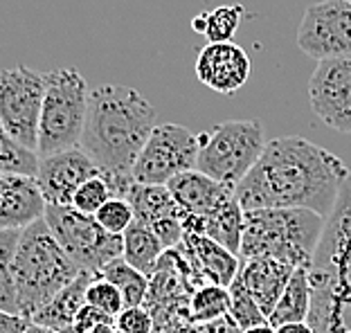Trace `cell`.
<instances>
[{
  "label": "cell",
  "instance_id": "1",
  "mask_svg": "<svg viewBox=\"0 0 351 333\" xmlns=\"http://www.w3.org/2000/svg\"><path fill=\"white\" fill-rule=\"evenodd\" d=\"M347 180L349 166L336 153L306 138L286 136L268 142L234 192L245 212L300 208L329 219Z\"/></svg>",
  "mask_w": 351,
  "mask_h": 333
},
{
  "label": "cell",
  "instance_id": "2",
  "mask_svg": "<svg viewBox=\"0 0 351 333\" xmlns=\"http://www.w3.org/2000/svg\"><path fill=\"white\" fill-rule=\"evenodd\" d=\"M156 126V108L131 86L106 84L90 90L88 120L79 147L108 180L113 196L126 198L135 182V160Z\"/></svg>",
  "mask_w": 351,
  "mask_h": 333
},
{
  "label": "cell",
  "instance_id": "3",
  "mask_svg": "<svg viewBox=\"0 0 351 333\" xmlns=\"http://www.w3.org/2000/svg\"><path fill=\"white\" fill-rule=\"evenodd\" d=\"M308 324L315 333H351V185L326 219L324 236L311 264Z\"/></svg>",
  "mask_w": 351,
  "mask_h": 333
},
{
  "label": "cell",
  "instance_id": "4",
  "mask_svg": "<svg viewBox=\"0 0 351 333\" xmlns=\"http://www.w3.org/2000/svg\"><path fill=\"white\" fill-rule=\"evenodd\" d=\"M7 268L16 284L19 315L27 318H34L52 297L84 273L66 255L45 219L23 230L19 250Z\"/></svg>",
  "mask_w": 351,
  "mask_h": 333
},
{
  "label": "cell",
  "instance_id": "5",
  "mask_svg": "<svg viewBox=\"0 0 351 333\" xmlns=\"http://www.w3.org/2000/svg\"><path fill=\"white\" fill-rule=\"evenodd\" d=\"M326 219L313 210L266 208L245 212L241 259L270 257L295 268L313 264Z\"/></svg>",
  "mask_w": 351,
  "mask_h": 333
},
{
  "label": "cell",
  "instance_id": "6",
  "mask_svg": "<svg viewBox=\"0 0 351 333\" xmlns=\"http://www.w3.org/2000/svg\"><path fill=\"white\" fill-rule=\"evenodd\" d=\"M88 104H90V90L77 68H61L47 73V90L41 110V124H38L41 158L82 145Z\"/></svg>",
  "mask_w": 351,
  "mask_h": 333
},
{
  "label": "cell",
  "instance_id": "7",
  "mask_svg": "<svg viewBox=\"0 0 351 333\" xmlns=\"http://www.w3.org/2000/svg\"><path fill=\"white\" fill-rule=\"evenodd\" d=\"M263 126L257 120H228L201 133V151L196 169L210 178L234 187L250 173V169L266 149Z\"/></svg>",
  "mask_w": 351,
  "mask_h": 333
},
{
  "label": "cell",
  "instance_id": "8",
  "mask_svg": "<svg viewBox=\"0 0 351 333\" xmlns=\"http://www.w3.org/2000/svg\"><path fill=\"white\" fill-rule=\"evenodd\" d=\"M45 221L66 255L86 273L101 275L110 261L124 255V236L110 234L97 219L73 205H47Z\"/></svg>",
  "mask_w": 351,
  "mask_h": 333
},
{
  "label": "cell",
  "instance_id": "9",
  "mask_svg": "<svg viewBox=\"0 0 351 333\" xmlns=\"http://www.w3.org/2000/svg\"><path fill=\"white\" fill-rule=\"evenodd\" d=\"M45 90L47 73L16 66L0 75V129L36 151Z\"/></svg>",
  "mask_w": 351,
  "mask_h": 333
},
{
  "label": "cell",
  "instance_id": "10",
  "mask_svg": "<svg viewBox=\"0 0 351 333\" xmlns=\"http://www.w3.org/2000/svg\"><path fill=\"white\" fill-rule=\"evenodd\" d=\"M201 133L180 124H158L133 166V180L142 185H167L180 173L196 169Z\"/></svg>",
  "mask_w": 351,
  "mask_h": 333
},
{
  "label": "cell",
  "instance_id": "11",
  "mask_svg": "<svg viewBox=\"0 0 351 333\" xmlns=\"http://www.w3.org/2000/svg\"><path fill=\"white\" fill-rule=\"evenodd\" d=\"M298 45L317 61L351 57V0L311 5L302 16Z\"/></svg>",
  "mask_w": 351,
  "mask_h": 333
},
{
  "label": "cell",
  "instance_id": "12",
  "mask_svg": "<svg viewBox=\"0 0 351 333\" xmlns=\"http://www.w3.org/2000/svg\"><path fill=\"white\" fill-rule=\"evenodd\" d=\"M308 101L324 124L351 136V57L317 61L308 79Z\"/></svg>",
  "mask_w": 351,
  "mask_h": 333
},
{
  "label": "cell",
  "instance_id": "13",
  "mask_svg": "<svg viewBox=\"0 0 351 333\" xmlns=\"http://www.w3.org/2000/svg\"><path fill=\"white\" fill-rule=\"evenodd\" d=\"M95 176H101L97 164L82 147H75L43 158L36 180L47 205H73L79 187Z\"/></svg>",
  "mask_w": 351,
  "mask_h": 333
},
{
  "label": "cell",
  "instance_id": "14",
  "mask_svg": "<svg viewBox=\"0 0 351 333\" xmlns=\"http://www.w3.org/2000/svg\"><path fill=\"white\" fill-rule=\"evenodd\" d=\"M252 61L241 45L232 41L207 43L196 59V77L207 88L221 95H234L250 79Z\"/></svg>",
  "mask_w": 351,
  "mask_h": 333
},
{
  "label": "cell",
  "instance_id": "15",
  "mask_svg": "<svg viewBox=\"0 0 351 333\" xmlns=\"http://www.w3.org/2000/svg\"><path fill=\"white\" fill-rule=\"evenodd\" d=\"M171 196L176 198L182 212V221L187 219H207L214 212H219L223 205L230 203L237 196L234 187L223 185V182L210 178L207 173L191 169L176 176L167 182Z\"/></svg>",
  "mask_w": 351,
  "mask_h": 333
},
{
  "label": "cell",
  "instance_id": "16",
  "mask_svg": "<svg viewBox=\"0 0 351 333\" xmlns=\"http://www.w3.org/2000/svg\"><path fill=\"white\" fill-rule=\"evenodd\" d=\"M47 201L32 176H0V227L25 230L45 219Z\"/></svg>",
  "mask_w": 351,
  "mask_h": 333
},
{
  "label": "cell",
  "instance_id": "17",
  "mask_svg": "<svg viewBox=\"0 0 351 333\" xmlns=\"http://www.w3.org/2000/svg\"><path fill=\"white\" fill-rule=\"evenodd\" d=\"M180 245L187 252V257L203 286L205 284L230 286L237 280L239 271H241V257L234 255L232 250L223 248L221 243L212 241L210 236L185 234Z\"/></svg>",
  "mask_w": 351,
  "mask_h": 333
},
{
  "label": "cell",
  "instance_id": "18",
  "mask_svg": "<svg viewBox=\"0 0 351 333\" xmlns=\"http://www.w3.org/2000/svg\"><path fill=\"white\" fill-rule=\"evenodd\" d=\"M293 273L295 266L291 264H284V261L270 257H254V259H241L239 277L243 280L245 288L252 293V297L257 299L261 311L270 320L279 297H282V293L289 286Z\"/></svg>",
  "mask_w": 351,
  "mask_h": 333
},
{
  "label": "cell",
  "instance_id": "19",
  "mask_svg": "<svg viewBox=\"0 0 351 333\" xmlns=\"http://www.w3.org/2000/svg\"><path fill=\"white\" fill-rule=\"evenodd\" d=\"M185 225V234H203L210 236L212 241L221 243L223 248L232 250L234 255L241 252L243 241V227H245V210L241 203L237 201V196L230 203H226L219 212H214L207 219H187L182 221Z\"/></svg>",
  "mask_w": 351,
  "mask_h": 333
},
{
  "label": "cell",
  "instance_id": "20",
  "mask_svg": "<svg viewBox=\"0 0 351 333\" xmlns=\"http://www.w3.org/2000/svg\"><path fill=\"white\" fill-rule=\"evenodd\" d=\"M95 277H99V275L84 271L73 284H68L57 297H52L50 302L32 318V322L43 324V327H50L59 333H75V320L79 311L88 304L86 293Z\"/></svg>",
  "mask_w": 351,
  "mask_h": 333
},
{
  "label": "cell",
  "instance_id": "21",
  "mask_svg": "<svg viewBox=\"0 0 351 333\" xmlns=\"http://www.w3.org/2000/svg\"><path fill=\"white\" fill-rule=\"evenodd\" d=\"M126 201L131 203L135 212V221L145 225H156L165 219H182V212L171 196L167 185H142L133 182L126 192Z\"/></svg>",
  "mask_w": 351,
  "mask_h": 333
},
{
  "label": "cell",
  "instance_id": "22",
  "mask_svg": "<svg viewBox=\"0 0 351 333\" xmlns=\"http://www.w3.org/2000/svg\"><path fill=\"white\" fill-rule=\"evenodd\" d=\"M311 306H313L311 271H308V266H300V268H295L289 286L282 293V297H279V302L268 322L273 324V327H282V324H291V322H308Z\"/></svg>",
  "mask_w": 351,
  "mask_h": 333
},
{
  "label": "cell",
  "instance_id": "23",
  "mask_svg": "<svg viewBox=\"0 0 351 333\" xmlns=\"http://www.w3.org/2000/svg\"><path fill=\"white\" fill-rule=\"evenodd\" d=\"M165 252H167V245L149 225L135 221V223L126 230L122 257L129 261L133 268H138L140 273H145L147 277L156 275Z\"/></svg>",
  "mask_w": 351,
  "mask_h": 333
},
{
  "label": "cell",
  "instance_id": "24",
  "mask_svg": "<svg viewBox=\"0 0 351 333\" xmlns=\"http://www.w3.org/2000/svg\"><path fill=\"white\" fill-rule=\"evenodd\" d=\"M243 5H223L217 7L212 12L198 14L191 21V29L201 32L210 43H223V41H232L239 23L243 18Z\"/></svg>",
  "mask_w": 351,
  "mask_h": 333
},
{
  "label": "cell",
  "instance_id": "25",
  "mask_svg": "<svg viewBox=\"0 0 351 333\" xmlns=\"http://www.w3.org/2000/svg\"><path fill=\"white\" fill-rule=\"evenodd\" d=\"M101 277H106L108 282H113L115 286L122 291L126 306H145L149 297L151 277L140 273L138 268H133L124 257H119L101 271Z\"/></svg>",
  "mask_w": 351,
  "mask_h": 333
},
{
  "label": "cell",
  "instance_id": "26",
  "mask_svg": "<svg viewBox=\"0 0 351 333\" xmlns=\"http://www.w3.org/2000/svg\"><path fill=\"white\" fill-rule=\"evenodd\" d=\"M41 160L43 158L36 149L14 140L0 129V173L36 178L38 169H41Z\"/></svg>",
  "mask_w": 351,
  "mask_h": 333
},
{
  "label": "cell",
  "instance_id": "27",
  "mask_svg": "<svg viewBox=\"0 0 351 333\" xmlns=\"http://www.w3.org/2000/svg\"><path fill=\"white\" fill-rule=\"evenodd\" d=\"M230 313V291L219 284H205L194 291L189 304V320L194 324H207Z\"/></svg>",
  "mask_w": 351,
  "mask_h": 333
},
{
  "label": "cell",
  "instance_id": "28",
  "mask_svg": "<svg viewBox=\"0 0 351 333\" xmlns=\"http://www.w3.org/2000/svg\"><path fill=\"white\" fill-rule=\"evenodd\" d=\"M228 291H230V315L239 322V327L248 331L252 327H257V324L268 322L266 313L261 311V306L252 297V293L245 288L241 277L237 275V280L230 284Z\"/></svg>",
  "mask_w": 351,
  "mask_h": 333
},
{
  "label": "cell",
  "instance_id": "29",
  "mask_svg": "<svg viewBox=\"0 0 351 333\" xmlns=\"http://www.w3.org/2000/svg\"><path fill=\"white\" fill-rule=\"evenodd\" d=\"M86 302L95 308H99V311H104L106 315H110V318H117L126 308L122 291L101 275L95 277L90 282V286H88V293H86Z\"/></svg>",
  "mask_w": 351,
  "mask_h": 333
},
{
  "label": "cell",
  "instance_id": "30",
  "mask_svg": "<svg viewBox=\"0 0 351 333\" xmlns=\"http://www.w3.org/2000/svg\"><path fill=\"white\" fill-rule=\"evenodd\" d=\"M110 198H113V189H110L108 180L104 176H95L79 187V192L75 194L73 208L95 217V214H97L104 205L110 201Z\"/></svg>",
  "mask_w": 351,
  "mask_h": 333
},
{
  "label": "cell",
  "instance_id": "31",
  "mask_svg": "<svg viewBox=\"0 0 351 333\" xmlns=\"http://www.w3.org/2000/svg\"><path fill=\"white\" fill-rule=\"evenodd\" d=\"M95 219H97L101 223V227L108 230L110 234L124 236L126 230L135 223V212H133L131 203L126 201V198L113 196L97 214H95Z\"/></svg>",
  "mask_w": 351,
  "mask_h": 333
},
{
  "label": "cell",
  "instance_id": "32",
  "mask_svg": "<svg viewBox=\"0 0 351 333\" xmlns=\"http://www.w3.org/2000/svg\"><path fill=\"white\" fill-rule=\"evenodd\" d=\"M119 333H154L156 322L147 306H126L115 318Z\"/></svg>",
  "mask_w": 351,
  "mask_h": 333
},
{
  "label": "cell",
  "instance_id": "33",
  "mask_svg": "<svg viewBox=\"0 0 351 333\" xmlns=\"http://www.w3.org/2000/svg\"><path fill=\"white\" fill-rule=\"evenodd\" d=\"M104 322H115V318H110V315L99 311V308L86 304L75 320V333H88L93 327H97V324H104Z\"/></svg>",
  "mask_w": 351,
  "mask_h": 333
},
{
  "label": "cell",
  "instance_id": "34",
  "mask_svg": "<svg viewBox=\"0 0 351 333\" xmlns=\"http://www.w3.org/2000/svg\"><path fill=\"white\" fill-rule=\"evenodd\" d=\"M32 327V318L19 313L0 311V333H27Z\"/></svg>",
  "mask_w": 351,
  "mask_h": 333
},
{
  "label": "cell",
  "instance_id": "35",
  "mask_svg": "<svg viewBox=\"0 0 351 333\" xmlns=\"http://www.w3.org/2000/svg\"><path fill=\"white\" fill-rule=\"evenodd\" d=\"M198 327H201V333H245V329L239 327V322L230 313L207 324H198Z\"/></svg>",
  "mask_w": 351,
  "mask_h": 333
},
{
  "label": "cell",
  "instance_id": "36",
  "mask_svg": "<svg viewBox=\"0 0 351 333\" xmlns=\"http://www.w3.org/2000/svg\"><path fill=\"white\" fill-rule=\"evenodd\" d=\"M154 333H201V327L191 320H178V322L169 324V327H162Z\"/></svg>",
  "mask_w": 351,
  "mask_h": 333
},
{
  "label": "cell",
  "instance_id": "37",
  "mask_svg": "<svg viewBox=\"0 0 351 333\" xmlns=\"http://www.w3.org/2000/svg\"><path fill=\"white\" fill-rule=\"evenodd\" d=\"M277 333H315V331L308 322H291L277 327Z\"/></svg>",
  "mask_w": 351,
  "mask_h": 333
},
{
  "label": "cell",
  "instance_id": "38",
  "mask_svg": "<svg viewBox=\"0 0 351 333\" xmlns=\"http://www.w3.org/2000/svg\"><path fill=\"white\" fill-rule=\"evenodd\" d=\"M88 333H117V329H115V322H104V324H97V327H93Z\"/></svg>",
  "mask_w": 351,
  "mask_h": 333
},
{
  "label": "cell",
  "instance_id": "39",
  "mask_svg": "<svg viewBox=\"0 0 351 333\" xmlns=\"http://www.w3.org/2000/svg\"><path fill=\"white\" fill-rule=\"evenodd\" d=\"M245 333H277V327H273L270 322H263V324H257V327L248 329Z\"/></svg>",
  "mask_w": 351,
  "mask_h": 333
},
{
  "label": "cell",
  "instance_id": "40",
  "mask_svg": "<svg viewBox=\"0 0 351 333\" xmlns=\"http://www.w3.org/2000/svg\"><path fill=\"white\" fill-rule=\"evenodd\" d=\"M27 333H59V331H54V329H50V327H43V324L32 322V327L27 329Z\"/></svg>",
  "mask_w": 351,
  "mask_h": 333
},
{
  "label": "cell",
  "instance_id": "41",
  "mask_svg": "<svg viewBox=\"0 0 351 333\" xmlns=\"http://www.w3.org/2000/svg\"><path fill=\"white\" fill-rule=\"evenodd\" d=\"M117 333H119V331H117Z\"/></svg>",
  "mask_w": 351,
  "mask_h": 333
}]
</instances>
